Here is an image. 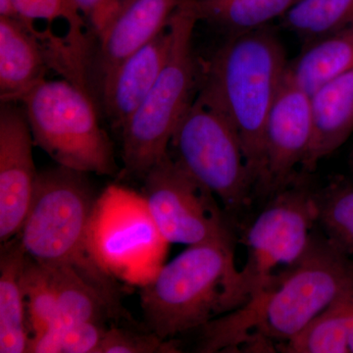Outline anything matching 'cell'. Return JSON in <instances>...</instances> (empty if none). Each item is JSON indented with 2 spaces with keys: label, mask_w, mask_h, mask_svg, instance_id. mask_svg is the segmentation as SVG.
Instances as JSON below:
<instances>
[{
  "label": "cell",
  "mask_w": 353,
  "mask_h": 353,
  "mask_svg": "<svg viewBox=\"0 0 353 353\" xmlns=\"http://www.w3.org/2000/svg\"><path fill=\"white\" fill-rule=\"evenodd\" d=\"M353 292L352 254L326 236L312 234L305 252L270 290L201 329L197 352H218L250 343L271 350L303 331Z\"/></svg>",
  "instance_id": "obj_1"
},
{
  "label": "cell",
  "mask_w": 353,
  "mask_h": 353,
  "mask_svg": "<svg viewBox=\"0 0 353 353\" xmlns=\"http://www.w3.org/2000/svg\"><path fill=\"white\" fill-rule=\"evenodd\" d=\"M288 63L284 46L268 26L227 38L208 61L201 62L199 92L238 132L254 196L265 194V127Z\"/></svg>",
  "instance_id": "obj_2"
},
{
  "label": "cell",
  "mask_w": 353,
  "mask_h": 353,
  "mask_svg": "<svg viewBox=\"0 0 353 353\" xmlns=\"http://www.w3.org/2000/svg\"><path fill=\"white\" fill-rule=\"evenodd\" d=\"M88 175L58 164L39 172L31 206L15 236L30 259L46 268L73 269L119 312L112 275L92 250V223L101 196Z\"/></svg>",
  "instance_id": "obj_3"
},
{
  "label": "cell",
  "mask_w": 353,
  "mask_h": 353,
  "mask_svg": "<svg viewBox=\"0 0 353 353\" xmlns=\"http://www.w3.org/2000/svg\"><path fill=\"white\" fill-rule=\"evenodd\" d=\"M148 331L165 341L201 329L245 305L234 243L189 245L141 290Z\"/></svg>",
  "instance_id": "obj_4"
},
{
  "label": "cell",
  "mask_w": 353,
  "mask_h": 353,
  "mask_svg": "<svg viewBox=\"0 0 353 353\" xmlns=\"http://www.w3.org/2000/svg\"><path fill=\"white\" fill-rule=\"evenodd\" d=\"M199 23L192 0L172 16L168 59L141 105L120 129L125 171L143 179L169 153L179 122L199 92L201 61L194 54V32Z\"/></svg>",
  "instance_id": "obj_5"
},
{
  "label": "cell",
  "mask_w": 353,
  "mask_h": 353,
  "mask_svg": "<svg viewBox=\"0 0 353 353\" xmlns=\"http://www.w3.org/2000/svg\"><path fill=\"white\" fill-rule=\"evenodd\" d=\"M39 146L58 165L99 176L118 166L87 90L70 80L38 83L19 101Z\"/></svg>",
  "instance_id": "obj_6"
},
{
  "label": "cell",
  "mask_w": 353,
  "mask_h": 353,
  "mask_svg": "<svg viewBox=\"0 0 353 353\" xmlns=\"http://www.w3.org/2000/svg\"><path fill=\"white\" fill-rule=\"evenodd\" d=\"M169 152L215 194L230 220L252 203L254 185L238 132L199 92L172 136Z\"/></svg>",
  "instance_id": "obj_7"
},
{
  "label": "cell",
  "mask_w": 353,
  "mask_h": 353,
  "mask_svg": "<svg viewBox=\"0 0 353 353\" xmlns=\"http://www.w3.org/2000/svg\"><path fill=\"white\" fill-rule=\"evenodd\" d=\"M309 175L301 172L288 187L270 197L246 231V261L240 269L245 304L273 288L307 248L316 224L315 188Z\"/></svg>",
  "instance_id": "obj_8"
},
{
  "label": "cell",
  "mask_w": 353,
  "mask_h": 353,
  "mask_svg": "<svg viewBox=\"0 0 353 353\" xmlns=\"http://www.w3.org/2000/svg\"><path fill=\"white\" fill-rule=\"evenodd\" d=\"M141 197L166 243H234L232 221L215 194L190 175L170 152L143 178Z\"/></svg>",
  "instance_id": "obj_9"
},
{
  "label": "cell",
  "mask_w": 353,
  "mask_h": 353,
  "mask_svg": "<svg viewBox=\"0 0 353 353\" xmlns=\"http://www.w3.org/2000/svg\"><path fill=\"white\" fill-rule=\"evenodd\" d=\"M165 243L141 196L112 187L99 197L92 245L95 257L111 275L129 274L150 263Z\"/></svg>",
  "instance_id": "obj_10"
},
{
  "label": "cell",
  "mask_w": 353,
  "mask_h": 353,
  "mask_svg": "<svg viewBox=\"0 0 353 353\" xmlns=\"http://www.w3.org/2000/svg\"><path fill=\"white\" fill-rule=\"evenodd\" d=\"M0 108V241L19 233L31 206L39 172L32 157L34 139L23 106Z\"/></svg>",
  "instance_id": "obj_11"
},
{
  "label": "cell",
  "mask_w": 353,
  "mask_h": 353,
  "mask_svg": "<svg viewBox=\"0 0 353 353\" xmlns=\"http://www.w3.org/2000/svg\"><path fill=\"white\" fill-rule=\"evenodd\" d=\"M313 137L310 94L285 75L265 127L266 188L273 196L296 178Z\"/></svg>",
  "instance_id": "obj_12"
},
{
  "label": "cell",
  "mask_w": 353,
  "mask_h": 353,
  "mask_svg": "<svg viewBox=\"0 0 353 353\" xmlns=\"http://www.w3.org/2000/svg\"><path fill=\"white\" fill-rule=\"evenodd\" d=\"M185 0H125L97 37L94 75L99 88L127 58L165 29Z\"/></svg>",
  "instance_id": "obj_13"
},
{
  "label": "cell",
  "mask_w": 353,
  "mask_h": 353,
  "mask_svg": "<svg viewBox=\"0 0 353 353\" xmlns=\"http://www.w3.org/2000/svg\"><path fill=\"white\" fill-rule=\"evenodd\" d=\"M171 44L172 32L168 25L101 83L99 90L104 112L116 130L120 131L154 85L168 59Z\"/></svg>",
  "instance_id": "obj_14"
},
{
  "label": "cell",
  "mask_w": 353,
  "mask_h": 353,
  "mask_svg": "<svg viewBox=\"0 0 353 353\" xmlns=\"http://www.w3.org/2000/svg\"><path fill=\"white\" fill-rule=\"evenodd\" d=\"M43 34L19 17L0 16V99L19 102L43 82L50 57L41 46Z\"/></svg>",
  "instance_id": "obj_15"
},
{
  "label": "cell",
  "mask_w": 353,
  "mask_h": 353,
  "mask_svg": "<svg viewBox=\"0 0 353 353\" xmlns=\"http://www.w3.org/2000/svg\"><path fill=\"white\" fill-rule=\"evenodd\" d=\"M310 101L313 137L301 172L311 175L353 132V68L320 85Z\"/></svg>",
  "instance_id": "obj_16"
},
{
  "label": "cell",
  "mask_w": 353,
  "mask_h": 353,
  "mask_svg": "<svg viewBox=\"0 0 353 353\" xmlns=\"http://www.w3.org/2000/svg\"><path fill=\"white\" fill-rule=\"evenodd\" d=\"M27 255L17 236L0 256V353H28L30 343L22 273Z\"/></svg>",
  "instance_id": "obj_17"
},
{
  "label": "cell",
  "mask_w": 353,
  "mask_h": 353,
  "mask_svg": "<svg viewBox=\"0 0 353 353\" xmlns=\"http://www.w3.org/2000/svg\"><path fill=\"white\" fill-rule=\"evenodd\" d=\"M353 68V24L304 46L285 76L307 94Z\"/></svg>",
  "instance_id": "obj_18"
},
{
  "label": "cell",
  "mask_w": 353,
  "mask_h": 353,
  "mask_svg": "<svg viewBox=\"0 0 353 353\" xmlns=\"http://www.w3.org/2000/svg\"><path fill=\"white\" fill-rule=\"evenodd\" d=\"M297 0H192L197 21L227 38L267 27L282 19Z\"/></svg>",
  "instance_id": "obj_19"
},
{
  "label": "cell",
  "mask_w": 353,
  "mask_h": 353,
  "mask_svg": "<svg viewBox=\"0 0 353 353\" xmlns=\"http://www.w3.org/2000/svg\"><path fill=\"white\" fill-rule=\"evenodd\" d=\"M48 270L57 294L58 327L92 321L106 322L109 316L118 313L99 290L73 269L61 267Z\"/></svg>",
  "instance_id": "obj_20"
},
{
  "label": "cell",
  "mask_w": 353,
  "mask_h": 353,
  "mask_svg": "<svg viewBox=\"0 0 353 353\" xmlns=\"http://www.w3.org/2000/svg\"><path fill=\"white\" fill-rule=\"evenodd\" d=\"M353 292L325 310L301 333L276 350L288 353H350Z\"/></svg>",
  "instance_id": "obj_21"
},
{
  "label": "cell",
  "mask_w": 353,
  "mask_h": 353,
  "mask_svg": "<svg viewBox=\"0 0 353 353\" xmlns=\"http://www.w3.org/2000/svg\"><path fill=\"white\" fill-rule=\"evenodd\" d=\"M304 46L353 24V0H297L282 18Z\"/></svg>",
  "instance_id": "obj_22"
},
{
  "label": "cell",
  "mask_w": 353,
  "mask_h": 353,
  "mask_svg": "<svg viewBox=\"0 0 353 353\" xmlns=\"http://www.w3.org/2000/svg\"><path fill=\"white\" fill-rule=\"evenodd\" d=\"M316 224L325 236L345 252L353 253V179H334L313 194Z\"/></svg>",
  "instance_id": "obj_23"
},
{
  "label": "cell",
  "mask_w": 353,
  "mask_h": 353,
  "mask_svg": "<svg viewBox=\"0 0 353 353\" xmlns=\"http://www.w3.org/2000/svg\"><path fill=\"white\" fill-rule=\"evenodd\" d=\"M22 285L31 340L59 326V311L50 271L29 256L23 269Z\"/></svg>",
  "instance_id": "obj_24"
},
{
  "label": "cell",
  "mask_w": 353,
  "mask_h": 353,
  "mask_svg": "<svg viewBox=\"0 0 353 353\" xmlns=\"http://www.w3.org/2000/svg\"><path fill=\"white\" fill-rule=\"evenodd\" d=\"M16 14L32 29L36 21L53 23L63 20L68 25V44L77 63L83 68L85 37L83 29L85 20L77 8L74 0H12Z\"/></svg>",
  "instance_id": "obj_25"
},
{
  "label": "cell",
  "mask_w": 353,
  "mask_h": 353,
  "mask_svg": "<svg viewBox=\"0 0 353 353\" xmlns=\"http://www.w3.org/2000/svg\"><path fill=\"white\" fill-rule=\"evenodd\" d=\"M108 328L97 321L57 327L31 339L28 353H99Z\"/></svg>",
  "instance_id": "obj_26"
},
{
  "label": "cell",
  "mask_w": 353,
  "mask_h": 353,
  "mask_svg": "<svg viewBox=\"0 0 353 353\" xmlns=\"http://www.w3.org/2000/svg\"><path fill=\"white\" fill-rule=\"evenodd\" d=\"M171 341L162 340L153 332L139 333L126 328L109 327L99 353L178 352Z\"/></svg>",
  "instance_id": "obj_27"
},
{
  "label": "cell",
  "mask_w": 353,
  "mask_h": 353,
  "mask_svg": "<svg viewBox=\"0 0 353 353\" xmlns=\"http://www.w3.org/2000/svg\"><path fill=\"white\" fill-rule=\"evenodd\" d=\"M77 8L99 37L119 10L113 0H74Z\"/></svg>",
  "instance_id": "obj_28"
},
{
  "label": "cell",
  "mask_w": 353,
  "mask_h": 353,
  "mask_svg": "<svg viewBox=\"0 0 353 353\" xmlns=\"http://www.w3.org/2000/svg\"><path fill=\"white\" fill-rule=\"evenodd\" d=\"M0 16L18 17L14 8L12 0H0Z\"/></svg>",
  "instance_id": "obj_29"
},
{
  "label": "cell",
  "mask_w": 353,
  "mask_h": 353,
  "mask_svg": "<svg viewBox=\"0 0 353 353\" xmlns=\"http://www.w3.org/2000/svg\"><path fill=\"white\" fill-rule=\"evenodd\" d=\"M350 353H353V307L350 322Z\"/></svg>",
  "instance_id": "obj_30"
},
{
  "label": "cell",
  "mask_w": 353,
  "mask_h": 353,
  "mask_svg": "<svg viewBox=\"0 0 353 353\" xmlns=\"http://www.w3.org/2000/svg\"><path fill=\"white\" fill-rule=\"evenodd\" d=\"M125 0H113L114 4H115V6L118 7V8H120V6H122L123 2Z\"/></svg>",
  "instance_id": "obj_31"
},
{
  "label": "cell",
  "mask_w": 353,
  "mask_h": 353,
  "mask_svg": "<svg viewBox=\"0 0 353 353\" xmlns=\"http://www.w3.org/2000/svg\"><path fill=\"white\" fill-rule=\"evenodd\" d=\"M350 167H352V171L353 173V152H352V155H350Z\"/></svg>",
  "instance_id": "obj_32"
}]
</instances>
